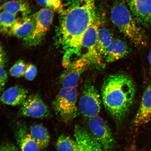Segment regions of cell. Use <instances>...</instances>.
I'll list each match as a JSON object with an SVG mask.
<instances>
[{
	"mask_svg": "<svg viewBox=\"0 0 151 151\" xmlns=\"http://www.w3.org/2000/svg\"><path fill=\"white\" fill-rule=\"evenodd\" d=\"M28 94L27 90L22 87H11L2 94L0 101L5 104L12 106L22 105L27 99Z\"/></svg>",
	"mask_w": 151,
	"mask_h": 151,
	"instance_id": "cell-15",
	"label": "cell"
},
{
	"mask_svg": "<svg viewBox=\"0 0 151 151\" xmlns=\"http://www.w3.org/2000/svg\"><path fill=\"white\" fill-rule=\"evenodd\" d=\"M101 101L100 94L93 85L85 84L79 101L81 114L88 119L98 116L101 111Z\"/></svg>",
	"mask_w": 151,
	"mask_h": 151,
	"instance_id": "cell-6",
	"label": "cell"
},
{
	"mask_svg": "<svg viewBox=\"0 0 151 151\" xmlns=\"http://www.w3.org/2000/svg\"><path fill=\"white\" fill-rule=\"evenodd\" d=\"M7 1V0H0V2H1L4 1Z\"/></svg>",
	"mask_w": 151,
	"mask_h": 151,
	"instance_id": "cell-30",
	"label": "cell"
},
{
	"mask_svg": "<svg viewBox=\"0 0 151 151\" xmlns=\"http://www.w3.org/2000/svg\"><path fill=\"white\" fill-rule=\"evenodd\" d=\"M7 61L6 54L2 47L0 44V65L4 67Z\"/></svg>",
	"mask_w": 151,
	"mask_h": 151,
	"instance_id": "cell-28",
	"label": "cell"
},
{
	"mask_svg": "<svg viewBox=\"0 0 151 151\" xmlns=\"http://www.w3.org/2000/svg\"><path fill=\"white\" fill-rule=\"evenodd\" d=\"M50 114L46 104L37 94L28 96L18 112L19 116L37 119L47 118Z\"/></svg>",
	"mask_w": 151,
	"mask_h": 151,
	"instance_id": "cell-9",
	"label": "cell"
},
{
	"mask_svg": "<svg viewBox=\"0 0 151 151\" xmlns=\"http://www.w3.org/2000/svg\"><path fill=\"white\" fill-rule=\"evenodd\" d=\"M27 67L23 60H20L17 61L11 68L10 74L16 78H18L24 76Z\"/></svg>",
	"mask_w": 151,
	"mask_h": 151,
	"instance_id": "cell-23",
	"label": "cell"
},
{
	"mask_svg": "<svg viewBox=\"0 0 151 151\" xmlns=\"http://www.w3.org/2000/svg\"><path fill=\"white\" fill-rule=\"evenodd\" d=\"M39 5L54 11L63 10L62 0H37Z\"/></svg>",
	"mask_w": 151,
	"mask_h": 151,
	"instance_id": "cell-24",
	"label": "cell"
},
{
	"mask_svg": "<svg viewBox=\"0 0 151 151\" xmlns=\"http://www.w3.org/2000/svg\"><path fill=\"white\" fill-rule=\"evenodd\" d=\"M29 133L40 150L48 146L50 141V134L44 126L39 124H33L29 128Z\"/></svg>",
	"mask_w": 151,
	"mask_h": 151,
	"instance_id": "cell-19",
	"label": "cell"
},
{
	"mask_svg": "<svg viewBox=\"0 0 151 151\" xmlns=\"http://www.w3.org/2000/svg\"><path fill=\"white\" fill-rule=\"evenodd\" d=\"M148 61L149 65H150V71L151 75V50H150V53H149L148 55Z\"/></svg>",
	"mask_w": 151,
	"mask_h": 151,
	"instance_id": "cell-29",
	"label": "cell"
},
{
	"mask_svg": "<svg viewBox=\"0 0 151 151\" xmlns=\"http://www.w3.org/2000/svg\"><path fill=\"white\" fill-rule=\"evenodd\" d=\"M113 23L121 32L138 47H145L147 45V38L144 32L124 3L118 1L111 11Z\"/></svg>",
	"mask_w": 151,
	"mask_h": 151,
	"instance_id": "cell-3",
	"label": "cell"
},
{
	"mask_svg": "<svg viewBox=\"0 0 151 151\" xmlns=\"http://www.w3.org/2000/svg\"><path fill=\"white\" fill-rule=\"evenodd\" d=\"M35 26L33 15L18 18L16 23L11 29L10 35L27 43L32 34Z\"/></svg>",
	"mask_w": 151,
	"mask_h": 151,
	"instance_id": "cell-14",
	"label": "cell"
},
{
	"mask_svg": "<svg viewBox=\"0 0 151 151\" xmlns=\"http://www.w3.org/2000/svg\"><path fill=\"white\" fill-rule=\"evenodd\" d=\"M8 80L7 73L3 66L0 65V92L4 87Z\"/></svg>",
	"mask_w": 151,
	"mask_h": 151,
	"instance_id": "cell-26",
	"label": "cell"
},
{
	"mask_svg": "<svg viewBox=\"0 0 151 151\" xmlns=\"http://www.w3.org/2000/svg\"><path fill=\"white\" fill-rule=\"evenodd\" d=\"M127 45L120 39L113 40L103 58L107 63H112L125 57L129 54Z\"/></svg>",
	"mask_w": 151,
	"mask_h": 151,
	"instance_id": "cell-16",
	"label": "cell"
},
{
	"mask_svg": "<svg viewBox=\"0 0 151 151\" xmlns=\"http://www.w3.org/2000/svg\"><path fill=\"white\" fill-rule=\"evenodd\" d=\"M18 18L7 11L0 13V31L10 35L11 29L16 23Z\"/></svg>",
	"mask_w": 151,
	"mask_h": 151,
	"instance_id": "cell-21",
	"label": "cell"
},
{
	"mask_svg": "<svg viewBox=\"0 0 151 151\" xmlns=\"http://www.w3.org/2000/svg\"><path fill=\"white\" fill-rule=\"evenodd\" d=\"M77 91L75 88L63 87L57 94L52 106L64 122H70L77 116Z\"/></svg>",
	"mask_w": 151,
	"mask_h": 151,
	"instance_id": "cell-4",
	"label": "cell"
},
{
	"mask_svg": "<svg viewBox=\"0 0 151 151\" xmlns=\"http://www.w3.org/2000/svg\"><path fill=\"white\" fill-rule=\"evenodd\" d=\"M1 7L3 11H7L17 18L19 16L22 18L30 16L31 12L29 5L23 0L9 1L3 4Z\"/></svg>",
	"mask_w": 151,
	"mask_h": 151,
	"instance_id": "cell-18",
	"label": "cell"
},
{
	"mask_svg": "<svg viewBox=\"0 0 151 151\" xmlns=\"http://www.w3.org/2000/svg\"><path fill=\"white\" fill-rule=\"evenodd\" d=\"M91 65L87 60L79 58L72 62L62 73L61 81L64 88H75L83 73Z\"/></svg>",
	"mask_w": 151,
	"mask_h": 151,
	"instance_id": "cell-10",
	"label": "cell"
},
{
	"mask_svg": "<svg viewBox=\"0 0 151 151\" xmlns=\"http://www.w3.org/2000/svg\"><path fill=\"white\" fill-rule=\"evenodd\" d=\"M1 7H0V10H1ZM1 13V12H0Z\"/></svg>",
	"mask_w": 151,
	"mask_h": 151,
	"instance_id": "cell-31",
	"label": "cell"
},
{
	"mask_svg": "<svg viewBox=\"0 0 151 151\" xmlns=\"http://www.w3.org/2000/svg\"><path fill=\"white\" fill-rule=\"evenodd\" d=\"M128 7L137 23L144 27L151 24V0H127Z\"/></svg>",
	"mask_w": 151,
	"mask_h": 151,
	"instance_id": "cell-11",
	"label": "cell"
},
{
	"mask_svg": "<svg viewBox=\"0 0 151 151\" xmlns=\"http://www.w3.org/2000/svg\"><path fill=\"white\" fill-rule=\"evenodd\" d=\"M0 151H19L12 143H5L0 146Z\"/></svg>",
	"mask_w": 151,
	"mask_h": 151,
	"instance_id": "cell-27",
	"label": "cell"
},
{
	"mask_svg": "<svg viewBox=\"0 0 151 151\" xmlns=\"http://www.w3.org/2000/svg\"><path fill=\"white\" fill-rule=\"evenodd\" d=\"M56 146L58 151H75L77 143L70 137L62 134L58 137Z\"/></svg>",
	"mask_w": 151,
	"mask_h": 151,
	"instance_id": "cell-22",
	"label": "cell"
},
{
	"mask_svg": "<svg viewBox=\"0 0 151 151\" xmlns=\"http://www.w3.org/2000/svg\"><path fill=\"white\" fill-rule=\"evenodd\" d=\"M37 69L35 65L30 64L26 68L24 76L27 80L32 81L36 76Z\"/></svg>",
	"mask_w": 151,
	"mask_h": 151,
	"instance_id": "cell-25",
	"label": "cell"
},
{
	"mask_svg": "<svg viewBox=\"0 0 151 151\" xmlns=\"http://www.w3.org/2000/svg\"><path fill=\"white\" fill-rule=\"evenodd\" d=\"M151 120V84L147 86L143 93L140 105L133 120V125L139 127Z\"/></svg>",
	"mask_w": 151,
	"mask_h": 151,
	"instance_id": "cell-13",
	"label": "cell"
},
{
	"mask_svg": "<svg viewBox=\"0 0 151 151\" xmlns=\"http://www.w3.org/2000/svg\"><path fill=\"white\" fill-rule=\"evenodd\" d=\"M54 12L50 9L43 8L33 15L35 26L33 33L27 43L29 46H37L42 41L52 23Z\"/></svg>",
	"mask_w": 151,
	"mask_h": 151,
	"instance_id": "cell-7",
	"label": "cell"
},
{
	"mask_svg": "<svg viewBox=\"0 0 151 151\" xmlns=\"http://www.w3.org/2000/svg\"><path fill=\"white\" fill-rule=\"evenodd\" d=\"M74 135L77 143L75 151H102L101 145L91 133L82 126H75Z\"/></svg>",
	"mask_w": 151,
	"mask_h": 151,
	"instance_id": "cell-12",
	"label": "cell"
},
{
	"mask_svg": "<svg viewBox=\"0 0 151 151\" xmlns=\"http://www.w3.org/2000/svg\"><path fill=\"white\" fill-rule=\"evenodd\" d=\"M99 21L96 16L83 37L79 58L86 59L91 65H101L102 60L98 54L96 48L97 32L99 27Z\"/></svg>",
	"mask_w": 151,
	"mask_h": 151,
	"instance_id": "cell-5",
	"label": "cell"
},
{
	"mask_svg": "<svg viewBox=\"0 0 151 151\" xmlns=\"http://www.w3.org/2000/svg\"><path fill=\"white\" fill-rule=\"evenodd\" d=\"M113 40L112 34L108 29L99 27L97 32L96 48L102 61L104 55Z\"/></svg>",
	"mask_w": 151,
	"mask_h": 151,
	"instance_id": "cell-20",
	"label": "cell"
},
{
	"mask_svg": "<svg viewBox=\"0 0 151 151\" xmlns=\"http://www.w3.org/2000/svg\"><path fill=\"white\" fill-rule=\"evenodd\" d=\"M96 0H71L62 11L59 29V42L64 51L65 68L78 59L83 37L96 16Z\"/></svg>",
	"mask_w": 151,
	"mask_h": 151,
	"instance_id": "cell-1",
	"label": "cell"
},
{
	"mask_svg": "<svg viewBox=\"0 0 151 151\" xmlns=\"http://www.w3.org/2000/svg\"><path fill=\"white\" fill-rule=\"evenodd\" d=\"M15 135L21 151H40V149L27 132L25 126H19Z\"/></svg>",
	"mask_w": 151,
	"mask_h": 151,
	"instance_id": "cell-17",
	"label": "cell"
},
{
	"mask_svg": "<svg viewBox=\"0 0 151 151\" xmlns=\"http://www.w3.org/2000/svg\"><path fill=\"white\" fill-rule=\"evenodd\" d=\"M88 126L91 133L105 151L114 148L115 141L112 133L106 123L101 117L97 116L88 119Z\"/></svg>",
	"mask_w": 151,
	"mask_h": 151,
	"instance_id": "cell-8",
	"label": "cell"
},
{
	"mask_svg": "<svg viewBox=\"0 0 151 151\" xmlns=\"http://www.w3.org/2000/svg\"><path fill=\"white\" fill-rule=\"evenodd\" d=\"M136 88L132 79L121 73L107 77L101 88L102 100L106 109L115 122L121 123L133 105Z\"/></svg>",
	"mask_w": 151,
	"mask_h": 151,
	"instance_id": "cell-2",
	"label": "cell"
}]
</instances>
